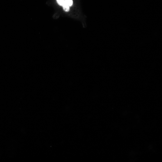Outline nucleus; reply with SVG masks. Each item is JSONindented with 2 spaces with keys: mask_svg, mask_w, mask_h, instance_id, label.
Returning a JSON list of instances; mask_svg holds the SVG:
<instances>
[{
  "mask_svg": "<svg viewBox=\"0 0 162 162\" xmlns=\"http://www.w3.org/2000/svg\"><path fill=\"white\" fill-rule=\"evenodd\" d=\"M58 4L62 7L64 6H68L71 7L73 4V0H56Z\"/></svg>",
  "mask_w": 162,
  "mask_h": 162,
  "instance_id": "obj_1",
  "label": "nucleus"
},
{
  "mask_svg": "<svg viewBox=\"0 0 162 162\" xmlns=\"http://www.w3.org/2000/svg\"><path fill=\"white\" fill-rule=\"evenodd\" d=\"M63 10L65 12H68L70 10V7L68 6H62Z\"/></svg>",
  "mask_w": 162,
  "mask_h": 162,
  "instance_id": "obj_2",
  "label": "nucleus"
}]
</instances>
